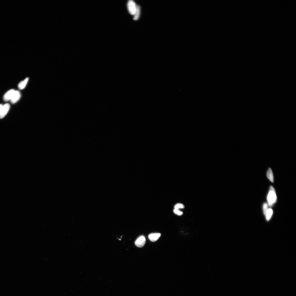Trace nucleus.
Listing matches in <instances>:
<instances>
[{"label": "nucleus", "mask_w": 296, "mask_h": 296, "mask_svg": "<svg viewBox=\"0 0 296 296\" xmlns=\"http://www.w3.org/2000/svg\"><path fill=\"white\" fill-rule=\"evenodd\" d=\"M30 181L27 178H23L15 183L9 190L7 199L10 202L14 203L21 201L26 193Z\"/></svg>", "instance_id": "obj_4"}, {"label": "nucleus", "mask_w": 296, "mask_h": 296, "mask_svg": "<svg viewBox=\"0 0 296 296\" xmlns=\"http://www.w3.org/2000/svg\"><path fill=\"white\" fill-rule=\"evenodd\" d=\"M281 24V17L279 12L274 11L272 22L267 31V39L269 41L276 40L279 36Z\"/></svg>", "instance_id": "obj_6"}, {"label": "nucleus", "mask_w": 296, "mask_h": 296, "mask_svg": "<svg viewBox=\"0 0 296 296\" xmlns=\"http://www.w3.org/2000/svg\"><path fill=\"white\" fill-rule=\"evenodd\" d=\"M20 215V209L16 207H11L6 211L3 224L0 227V237L7 236L13 230Z\"/></svg>", "instance_id": "obj_2"}, {"label": "nucleus", "mask_w": 296, "mask_h": 296, "mask_svg": "<svg viewBox=\"0 0 296 296\" xmlns=\"http://www.w3.org/2000/svg\"><path fill=\"white\" fill-rule=\"evenodd\" d=\"M274 11L270 5L264 0L256 3L255 7L256 20L259 27L267 30L272 22Z\"/></svg>", "instance_id": "obj_1"}, {"label": "nucleus", "mask_w": 296, "mask_h": 296, "mask_svg": "<svg viewBox=\"0 0 296 296\" xmlns=\"http://www.w3.org/2000/svg\"><path fill=\"white\" fill-rule=\"evenodd\" d=\"M42 194L40 184L36 181H30L28 188L21 200L25 207L32 206L38 201Z\"/></svg>", "instance_id": "obj_3"}, {"label": "nucleus", "mask_w": 296, "mask_h": 296, "mask_svg": "<svg viewBox=\"0 0 296 296\" xmlns=\"http://www.w3.org/2000/svg\"><path fill=\"white\" fill-rule=\"evenodd\" d=\"M57 156L55 155L49 158L47 161L41 163L36 169L37 177L40 180H45L50 176L57 163Z\"/></svg>", "instance_id": "obj_5"}, {"label": "nucleus", "mask_w": 296, "mask_h": 296, "mask_svg": "<svg viewBox=\"0 0 296 296\" xmlns=\"http://www.w3.org/2000/svg\"><path fill=\"white\" fill-rule=\"evenodd\" d=\"M6 213V210L4 208H0V227L3 224V219Z\"/></svg>", "instance_id": "obj_7"}]
</instances>
